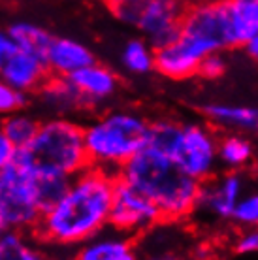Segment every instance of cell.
<instances>
[{"label": "cell", "mask_w": 258, "mask_h": 260, "mask_svg": "<svg viewBox=\"0 0 258 260\" xmlns=\"http://www.w3.org/2000/svg\"><path fill=\"white\" fill-rule=\"evenodd\" d=\"M44 60L49 70V76H58V78H68L74 72L96 62L94 53L79 40L55 38V36Z\"/></svg>", "instance_id": "5bb4252c"}, {"label": "cell", "mask_w": 258, "mask_h": 260, "mask_svg": "<svg viewBox=\"0 0 258 260\" xmlns=\"http://www.w3.org/2000/svg\"><path fill=\"white\" fill-rule=\"evenodd\" d=\"M0 211L8 230H34L44 213L36 187V174L23 162L13 158L0 170Z\"/></svg>", "instance_id": "8992f818"}, {"label": "cell", "mask_w": 258, "mask_h": 260, "mask_svg": "<svg viewBox=\"0 0 258 260\" xmlns=\"http://www.w3.org/2000/svg\"><path fill=\"white\" fill-rule=\"evenodd\" d=\"M234 247L243 256H254V254H258V226L243 228V232L238 236Z\"/></svg>", "instance_id": "4316f807"}, {"label": "cell", "mask_w": 258, "mask_h": 260, "mask_svg": "<svg viewBox=\"0 0 258 260\" xmlns=\"http://www.w3.org/2000/svg\"><path fill=\"white\" fill-rule=\"evenodd\" d=\"M8 34L19 51L36 55L40 59H45V53L53 42V34L49 30L30 21H15L10 25Z\"/></svg>", "instance_id": "ac0fdd59"}, {"label": "cell", "mask_w": 258, "mask_h": 260, "mask_svg": "<svg viewBox=\"0 0 258 260\" xmlns=\"http://www.w3.org/2000/svg\"><path fill=\"white\" fill-rule=\"evenodd\" d=\"M228 21V46L243 47L258 32V0H222Z\"/></svg>", "instance_id": "9a60e30c"}, {"label": "cell", "mask_w": 258, "mask_h": 260, "mask_svg": "<svg viewBox=\"0 0 258 260\" xmlns=\"http://www.w3.org/2000/svg\"><path fill=\"white\" fill-rule=\"evenodd\" d=\"M117 177L147 196L158 209L162 222H181L194 215L200 183L160 151L145 145L123 164Z\"/></svg>", "instance_id": "7a4b0ae2"}, {"label": "cell", "mask_w": 258, "mask_h": 260, "mask_svg": "<svg viewBox=\"0 0 258 260\" xmlns=\"http://www.w3.org/2000/svg\"><path fill=\"white\" fill-rule=\"evenodd\" d=\"M40 128V121L25 111H17L8 117L0 119V130L6 134V138L13 143L15 149H23L33 142L36 132Z\"/></svg>", "instance_id": "ffe728a7"}, {"label": "cell", "mask_w": 258, "mask_h": 260, "mask_svg": "<svg viewBox=\"0 0 258 260\" xmlns=\"http://www.w3.org/2000/svg\"><path fill=\"white\" fill-rule=\"evenodd\" d=\"M219 164L224 166L228 172H239L249 166L252 160V143L243 134L234 132L219 138Z\"/></svg>", "instance_id": "d6986e66"}, {"label": "cell", "mask_w": 258, "mask_h": 260, "mask_svg": "<svg viewBox=\"0 0 258 260\" xmlns=\"http://www.w3.org/2000/svg\"><path fill=\"white\" fill-rule=\"evenodd\" d=\"M0 260H47L38 249L30 245L23 232L6 230L0 234Z\"/></svg>", "instance_id": "7402d4cb"}, {"label": "cell", "mask_w": 258, "mask_h": 260, "mask_svg": "<svg viewBox=\"0 0 258 260\" xmlns=\"http://www.w3.org/2000/svg\"><path fill=\"white\" fill-rule=\"evenodd\" d=\"M17 149L13 147V143L6 138V134L0 130V170H4L8 164L13 162Z\"/></svg>", "instance_id": "83f0119b"}, {"label": "cell", "mask_w": 258, "mask_h": 260, "mask_svg": "<svg viewBox=\"0 0 258 260\" xmlns=\"http://www.w3.org/2000/svg\"><path fill=\"white\" fill-rule=\"evenodd\" d=\"M158 222H162V219L155 204L136 187L117 177L111 198L110 228L134 240L136 236H143Z\"/></svg>", "instance_id": "ba28073f"}, {"label": "cell", "mask_w": 258, "mask_h": 260, "mask_svg": "<svg viewBox=\"0 0 258 260\" xmlns=\"http://www.w3.org/2000/svg\"><path fill=\"white\" fill-rule=\"evenodd\" d=\"M68 181L70 179H66V177L40 176V174H36V187H38V196L44 211L47 208H51L53 204L62 196V192L68 187Z\"/></svg>", "instance_id": "603a6c76"}, {"label": "cell", "mask_w": 258, "mask_h": 260, "mask_svg": "<svg viewBox=\"0 0 258 260\" xmlns=\"http://www.w3.org/2000/svg\"><path fill=\"white\" fill-rule=\"evenodd\" d=\"M15 160L40 176L70 177L89 166L83 140V124L70 117H53L40 123L33 142L17 149Z\"/></svg>", "instance_id": "277c9868"}, {"label": "cell", "mask_w": 258, "mask_h": 260, "mask_svg": "<svg viewBox=\"0 0 258 260\" xmlns=\"http://www.w3.org/2000/svg\"><path fill=\"white\" fill-rule=\"evenodd\" d=\"M15 49H17V47H15V44L12 42L8 30H0V70H2V66L6 64V60L12 57V53L15 51Z\"/></svg>", "instance_id": "f1b7e54d"}, {"label": "cell", "mask_w": 258, "mask_h": 260, "mask_svg": "<svg viewBox=\"0 0 258 260\" xmlns=\"http://www.w3.org/2000/svg\"><path fill=\"white\" fill-rule=\"evenodd\" d=\"M185 8L179 0H145L134 28L143 34V40L153 49L166 47L179 36Z\"/></svg>", "instance_id": "9c48e42d"}, {"label": "cell", "mask_w": 258, "mask_h": 260, "mask_svg": "<svg viewBox=\"0 0 258 260\" xmlns=\"http://www.w3.org/2000/svg\"><path fill=\"white\" fill-rule=\"evenodd\" d=\"M72 260H140V253L132 238L110 228L83 241Z\"/></svg>", "instance_id": "7c38bea8"}, {"label": "cell", "mask_w": 258, "mask_h": 260, "mask_svg": "<svg viewBox=\"0 0 258 260\" xmlns=\"http://www.w3.org/2000/svg\"><path fill=\"white\" fill-rule=\"evenodd\" d=\"M202 113L206 115L209 123L224 130L234 132H252L258 130V108L241 104H224V102H213L202 108Z\"/></svg>", "instance_id": "2e32d148"}, {"label": "cell", "mask_w": 258, "mask_h": 260, "mask_svg": "<svg viewBox=\"0 0 258 260\" xmlns=\"http://www.w3.org/2000/svg\"><path fill=\"white\" fill-rule=\"evenodd\" d=\"M243 51H245L254 62H258V32L254 34L251 40H247L245 44H243Z\"/></svg>", "instance_id": "f546056e"}, {"label": "cell", "mask_w": 258, "mask_h": 260, "mask_svg": "<svg viewBox=\"0 0 258 260\" xmlns=\"http://www.w3.org/2000/svg\"><path fill=\"white\" fill-rule=\"evenodd\" d=\"M0 78L8 85H12L13 89L30 94V92L40 91V87L47 81L49 70H47L44 59L15 49L12 57L6 60V64L2 66Z\"/></svg>", "instance_id": "8fae6325"}, {"label": "cell", "mask_w": 258, "mask_h": 260, "mask_svg": "<svg viewBox=\"0 0 258 260\" xmlns=\"http://www.w3.org/2000/svg\"><path fill=\"white\" fill-rule=\"evenodd\" d=\"M179 2H183L185 6H190V4H196V2H204V0H179Z\"/></svg>", "instance_id": "1f68e13d"}, {"label": "cell", "mask_w": 258, "mask_h": 260, "mask_svg": "<svg viewBox=\"0 0 258 260\" xmlns=\"http://www.w3.org/2000/svg\"><path fill=\"white\" fill-rule=\"evenodd\" d=\"M117 176L87 166L70 177L68 187L34 226V236L57 247H74L110 226V209Z\"/></svg>", "instance_id": "6da1fadb"}, {"label": "cell", "mask_w": 258, "mask_h": 260, "mask_svg": "<svg viewBox=\"0 0 258 260\" xmlns=\"http://www.w3.org/2000/svg\"><path fill=\"white\" fill-rule=\"evenodd\" d=\"M151 121L130 110L106 111L83 124L89 166L115 174L149 143Z\"/></svg>", "instance_id": "3957f363"}, {"label": "cell", "mask_w": 258, "mask_h": 260, "mask_svg": "<svg viewBox=\"0 0 258 260\" xmlns=\"http://www.w3.org/2000/svg\"><path fill=\"white\" fill-rule=\"evenodd\" d=\"M121 60L126 72L143 76L155 70V49L143 38H134L123 47Z\"/></svg>", "instance_id": "44dd1931"}, {"label": "cell", "mask_w": 258, "mask_h": 260, "mask_svg": "<svg viewBox=\"0 0 258 260\" xmlns=\"http://www.w3.org/2000/svg\"><path fill=\"white\" fill-rule=\"evenodd\" d=\"M6 230H8L6 219H4V215H2V211H0V234H2V232H6Z\"/></svg>", "instance_id": "4dcf8cb0"}, {"label": "cell", "mask_w": 258, "mask_h": 260, "mask_svg": "<svg viewBox=\"0 0 258 260\" xmlns=\"http://www.w3.org/2000/svg\"><path fill=\"white\" fill-rule=\"evenodd\" d=\"M28 102V94L13 89L4 79L0 78V119L8 117L12 113L23 111V108Z\"/></svg>", "instance_id": "d4e9b609"}, {"label": "cell", "mask_w": 258, "mask_h": 260, "mask_svg": "<svg viewBox=\"0 0 258 260\" xmlns=\"http://www.w3.org/2000/svg\"><path fill=\"white\" fill-rule=\"evenodd\" d=\"M149 147L170 156L187 176L204 183L219 170V136L209 124L158 119L149 128Z\"/></svg>", "instance_id": "5b68a950"}, {"label": "cell", "mask_w": 258, "mask_h": 260, "mask_svg": "<svg viewBox=\"0 0 258 260\" xmlns=\"http://www.w3.org/2000/svg\"><path fill=\"white\" fill-rule=\"evenodd\" d=\"M230 221H234L241 228L258 226V192L243 194L239 198L232 211Z\"/></svg>", "instance_id": "cb8c5ba5"}, {"label": "cell", "mask_w": 258, "mask_h": 260, "mask_svg": "<svg viewBox=\"0 0 258 260\" xmlns=\"http://www.w3.org/2000/svg\"><path fill=\"white\" fill-rule=\"evenodd\" d=\"M245 189V179L239 172H224L200 183V192L194 213H206L217 221H230L236 204Z\"/></svg>", "instance_id": "30bf717a"}, {"label": "cell", "mask_w": 258, "mask_h": 260, "mask_svg": "<svg viewBox=\"0 0 258 260\" xmlns=\"http://www.w3.org/2000/svg\"><path fill=\"white\" fill-rule=\"evenodd\" d=\"M68 79L79 91L89 108H96V106L104 104L119 89L117 74L100 62H92L81 70L74 72L72 76H68Z\"/></svg>", "instance_id": "4fadbf2b"}, {"label": "cell", "mask_w": 258, "mask_h": 260, "mask_svg": "<svg viewBox=\"0 0 258 260\" xmlns=\"http://www.w3.org/2000/svg\"><path fill=\"white\" fill-rule=\"evenodd\" d=\"M40 98L45 106L58 113H72V111H85L90 110L79 91L74 87L68 78H58V76H49L38 91Z\"/></svg>", "instance_id": "e0dca14e"}, {"label": "cell", "mask_w": 258, "mask_h": 260, "mask_svg": "<svg viewBox=\"0 0 258 260\" xmlns=\"http://www.w3.org/2000/svg\"><path fill=\"white\" fill-rule=\"evenodd\" d=\"M226 66H228V62H226L222 51L209 53L202 59L196 76H202L204 79H219L226 72Z\"/></svg>", "instance_id": "484cf974"}, {"label": "cell", "mask_w": 258, "mask_h": 260, "mask_svg": "<svg viewBox=\"0 0 258 260\" xmlns=\"http://www.w3.org/2000/svg\"><path fill=\"white\" fill-rule=\"evenodd\" d=\"M177 38L198 57L230 49L228 21L222 0H204L185 8Z\"/></svg>", "instance_id": "52a82bcc"}]
</instances>
